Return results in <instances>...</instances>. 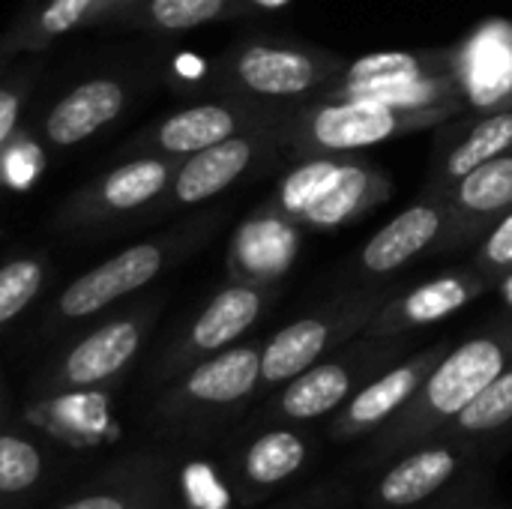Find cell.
<instances>
[{
	"label": "cell",
	"mask_w": 512,
	"mask_h": 509,
	"mask_svg": "<svg viewBox=\"0 0 512 509\" xmlns=\"http://www.w3.org/2000/svg\"><path fill=\"white\" fill-rule=\"evenodd\" d=\"M495 456L483 447L432 435L366 471V509H486Z\"/></svg>",
	"instance_id": "3957f363"
},
{
	"label": "cell",
	"mask_w": 512,
	"mask_h": 509,
	"mask_svg": "<svg viewBox=\"0 0 512 509\" xmlns=\"http://www.w3.org/2000/svg\"><path fill=\"white\" fill-rule=\"evenodd\" d=\"M180 159L171 156H129L114 168L78 186L57 210L54 231L69 237L111 234L117 225L138 222L165 195Z\"/></svg>",
	"instance_id": "8fae6325"
},
{
	"label": "cell",
	"mask_w": 512,
	"mask_h": 509,
	"mask_svg": "<svg viewBox=\"0 0 512 509\" xmlns=\"http://www.w3.org/2000/svg\"><path fill=\"white\" fill-rule=\"evenodd\" d=\"M132 0H42L24 6L6 27L18 54H42L60 36L81 27H108Z\"/></svg>",
	"instance_id": "cb8c5ba5"
},
{
	"label": "cell",
	"mask_w": 512,
	"mask_h": 509,
	"mask_svg": "<svg viewBox=\"0 0 512 509\" xmlns=\"http://www.w3.org/2000/svg\"><path fill=\"white\" fill-rule=\"evenodd\" d=\"M255 9V0H132L108 27H132L156 36L189 33L216 21L240 18Z\"/></svg>",
	"instance_id": "4316f807"
},
{
	"label": "cell",
	"mask_w": 512,
	"mask_h": 509,
	"mask_svg": "<svg viewBox=\"0 0 512 509\" xmlns=\"http://www.w3.org/2000/svg\"><path fill=\"white\" fill-rule=\"evenodd\" d=\"M294 225L279 210L264 204L252 222L240 228L231 246V279H258V282H279V273L288 270L297 243Z\"/></svg>",
	"instance_id": "484cf974"
},
{
	"label": "cell",
	"mask_w": 512,
	"mask_h": 509,
	"mask_svg": "<svg viewBox=\"0 0 512 509\" xmlns=\"http://www.w3.org/2000/svg\"><path fill=\"white\" fill-rule=\"evenodd\" d=\"M450 348L453 342L441 339L435 345L405 354L402 360L378 372L324 423V441L336 447H348L381 432L417 396L423 381L432 375V369L444 360Z\"/></svg>",
	"instance_id": "9a60e30c"
},
{
	"label": "cell",
	"mask_w": 512,
	"mask_h": 509,
	"mask_svg": "<svg viewBox=\"0 0 512 509\" xmlns=\"http://www.w3.org/2000/svg\"><path fill=\"white\" fill-rule=\"evenodd\" d=\"M471 267L483 273L492 288H504L512 279V210L501 216L480 240Z\"/></svg>",
	"instance_id": "1f68e13d"
},
{
	"label": "cell",
	"mask_w": 512,
	"mask_h": 509,
	"mask_svg": "<svg viewBox=\"0 0 512 509\" xmlns=\"http://www.w3.org/2000/svg\"><path fill=\"white\" fill-rule=\"evenodd\" d=\"M138 78L123 72H99L72 84L39 123V138L51 150H75L114 126L135 102Z\"/></svg>",
	"instance_id": "e0dca14e"
},
{
	"label": "cell",
	"mask_w": 512,
	"mask_h": 509,
	"mask_svg": "<svg viewBox=\"0 0 512 509\" xmlns=\"http://www.w3.org/2000/svg\"><path fill=\"white\" fill-rule=\"evenodd\" d=\"M288 111L291 108H285V105H267V102H255V99L219 93L216 99L171 111L162 120H156L153 126L135 132L120 147V159H129V156L186 159V156H192L204 147H213L231 135L261 129V126H276L288 117Z\"/></svg>",
	"instance_id": "4fadbf2b"
},
{
	"label": "cell",
	"mask_w": 512,
	"mask_h": 509,
	"mask_svg": "<svg viewBox=\"0 0 512 509\" xmlns=\"http://www.w3.org/2000/svg\"><path fill=\"white\" fill-rule=\"evenodd\" d=\"M512 147V111L477 114L468 129H462L444 150L438 147L423 192L447 195L468 171L507 153Z\"/></svg>",
	"instance_id": "d4e9b609"
},
{
	"label": "cell",
	"mask_w": 512,
	"mask_h": 509,
	"mask_svg": "<svg viewBox=\"0 0 512 509\" xmlns=\"http://www.w3.org/2000/svg\"><path fill=\"white\" fill-rule=\"evenodd\" d=\"M279 126L282 123L249 129V132L231 135L213 147H204V150L180 159L171 186L147 210L144 219H162V216L207 204V201L225 195L228 189H234L237 183L267 171L276 162V156L282 153Z\"/></svg>",
	"instance_id": "5bb4252c"
},
{
	"label": "cell",
	"mask_w": 512,
	"mask_h": 509,
	"mask_svg": "<svg viewBox=\"0 0 512 509\" xmlns=\"http://www.w3.org/2000/svg\"><path fill=\"white\" fill-rule=\"evenodd\" d=\"M465 102H444L432 108H393L378 102H303L288 111L279 126L282 153L294 162L315 156H351L384 141L435 129L462 114Z\"/></svg>",
	"instance_id": "5b68a950"
},
{
	"label": "cell",
	"mask_w": 512,
	"mask_h": 509,
	"mask_svg": "<svg viewBox=\"0 0 512 509\" xmlns=\"http://www.w3.org/2000/svg\"><path fill=\"white\" fill-rule=\"evenodd\" d=\"M54 456L42 435L18 423H0V507L33 498L51 477Z\"/></svg>",
	"instance_id": "83f0119b"
},
{
	"label": "cell",
	"mask_w": 512,
	"mask_h": 509,
	"mask_svg": "<svg viewBox=\"0 0 512 509\" xmlns=\"http://www.w3.org/2000/svg\"><path fill=\"white\" fill-rule=\"evenodd\" d=\"M261 399V342H237L159 387L150 426L171 444H210L231 435Z\"/></svg>",
	"instance_id": "7a4b0ae2"
},
{
	"label": "cell",
	"mask_w": 512,
	"mask_h": 509,
	"mask_svg": "<svg viewBox=\"0 0 512 509\" xmlns=\"http://www.w3.org/2000/svg\"><path fill=\"white\" fill-rule=\"evenodd\" d=\"M216 225H219L216 210L201 213L90 267L57 294L54 306L42 321V336H57L72 324L99 318L108 309L129 300L132 294L144 291L165 270H171L177 261L192 255L198 246H204V240L216 231Z\"/></svg>",
	"instance_id": "277c9868"
},
{
	"label": "cell",
	"mask_w": 512,
	"mask_h": 509,
	"mask_svg": "<svg viewBox=\"0 0 512 509\" xmlns=\"http://www.w3.org/2000/svg\"><path fill=\"white\" fill-rule=\"evenodd\" d=\"M453 72L465 111H512V21H480L453 45Z\"/></svg>",
	"instance_id": "d6986e66"
},
{
	"label": "cell",
	"mask_w": 512,
	"mask_h": 509,
	"mask_svg": "<svg viewBox=\"0 0 512 509\" xmlns=\"http://www.w3.org/2000/svg\"><path fill=\"white\" fill-rule=\"evenodd\" d=\"M393 195V180L366 159L345 156L339 174L300 213L297 225L309 231H336L381 207Z\"/></svg>",
	"instance_id": "603a6c76"
},
{
	"label": "cell",
	"mask_w": 512,
	"mask_h": 509,
	"mask_svg": "<svg viewBox=\"0 0 512 509\" xmlns=\"http://www.w3.org/2000/svg\"><path fill=\"white\" fill-rule=\"evenodd\" d=\"M345 63L348 60L330 48L246 39L216 60L210 84L225 96L297 108L324 90Z\"/></svg>",
	"instance_id": "ba28073f"
},
{
	"label": "cell",
	"mask_w": 512,
	"mask_h": 509,
	"mask_svg": "<svg viewBox=\"0 0 512 509\" xmlns=\"http://www.w3.org/2000/svg\"><path fill=\"white\" fill-rule=\"evenodd\" d=\"M18 57H21V54H18V48H15V42H12V36L3 30V33H0V75H3Z\"/></svg>",
	"instance_id": "836d02e7"
},
{
	"label": "cell",
	"mask_w": 512,
	"mask_h": 509,
	"mask_svg": "<svg viewBox=\"0 0 512 509\" xmlns=\"http://www.w3.org/2000/svg\"><path fill=\"white\" fill-rule=\"evenodd\" d=\"M489 291H495L492 282L483 273H477L474 267L450 270L444 276H435L429 282H420L408 291L393 294L381 306V312L369 321L363 336H372V339L411 336L414 330L432 327V324L462 312L465 306H471L474 300H480Z\"/></svg>",
	"instance_id": "ffe728a7"
},
{
	"label": "cell",
	"mask_w": 512,
	"mask_h": 509,
	"mask_svg": "<svg viewBox=\"0 0 512 509\" xmlns=\"http://www.w3.org/2000/svg\"><path fill=\"white\" fill-rule=\"evenodd\" d=\"M354 495L357 492L345 477H330V480L300 486L291 495H282L276 501L249 509H348L354 504Z\"/></svg>",
	"instance_id": "d6a6232c"
},
{
	"label": "cell",
	"mask_w": 512,
	"mask_h": 509,
	"mask_svg": "<svg viewBox=\"0 0 512 509\" xmlns=\"http://www.w3.org/2000/svg\"><path fill=\"white\" fill-rule=\"evenodd\" d=\"M396 294V288L384 285H366L357 291L336 294L306 312L303 318L285 324L270 339L261 342V399L309 366H315L321 357L333 354L345 342L366 333L369 321L381 312V306Z\"/></svg>",
	"instance_id": "30bf717a"
},
{
	"label": "cell",
	"mask_w": 512,
	"mask_h": 509,
	"mask_svg": "<svg viewBox=\"0 0 512 509\" xmlns=\"http://www.w3.org/2000/svg\"><path fill=\"white\" fill-rule=\"evenodd\" d=\"M450 228L444 249H462L480 243L486 231L512 210V147L507 153L468 171L450 192Z\"/></svg>",
	"instance_id": "44dd1931"
},
{
	"label": "cell",
	"mask_w": 512,
	"mask_h": 509,
	"mask_svg": "<svg viewBox=\"0 0 512 509\" xmlns=\"http://www.w3.org/2000/svg\"><path fill=\"white\" fill-rule=\"evenodd\" d=\"M282 282H258V279H228L195 315L186 321L174 339L162 348V354L150 366V387H162L189 366L243 342L252 327L270 312L279 300Z\"/></svg>",
	"instance_id": "7c38bea8"
},
{
	"label": "cell",
	"mask_w": 512,
	"mask_h": 509,
	"mask_svg": "<svg viewBox=\"0 0 512 509\" xmlns=\"http://www.w3.org/2000/svg\"><path fill=\"white\" fill-rule=\"evenodd\" d=\"M159 309L162 300L147 297L96 321L39 372L33 384L36 396L48 399L69 393H111L147 348L159 321Z\"/></svg>",
	"instance_id": "52a82bcc"
},
{
	"label": "cell",
	"mask_w": 512,
	"mask_h": 509,
	"mask_svg": "<svg viewBox=\"0 0 512 509\" xmlns=\"http://www.w3.org/2000/svg\"><path fill=\"white\" fill-rule=\"evenodd\" d=\"M486 509H495V507H486Z\"/></svg>",
	"instance_id": "8d00e7d4"
},
{
	"label": "cell",
	"mask_w": 512,
	"mask_h": 509,
	"mask_svg": "<svg viewBox=\"0 0 512 509\" xmlns=\"http://www.w3.org/2000/svg\"><path fill=\"white\" fill-rule=\"evenodd\" d=\"M438 75H456L453 72V45L450 48H426V51H378V54H366L360 60L345 63V69L312 99L315 102H342L363 90L408 84V81H423V78H438Z\"/></svg>",
	"instance_id": "7402d4cb"
},
{
	"label": "cell",
	"mask_w": 512,
	"mask_h": 509,
	"mask_svg": "<svg viewBox=\"0 0 512 509\" xmlns=\"http://www.w3.org/2000/svg\"><path fill=\"white\" fill-rule=\"evenodd\" d=\"M450 228V201L447 195H429L423 192L420 201L396 213L381 231L369 237V243L360 249L354 273L363 282L393 276L396 270L408 267L411 261L441 252L444 237Z\"/></svg>",
	"instance_id": "ac0fdd59"
},
{
	"label": "cell",
	"mask_w": 512,
	"mask_h": 509,
	"mask_svg": "<svg viewBox=\"0 0 512 509\" xmlns=\"http://www.w3.org/2000/svg\"><path fill=\"white\" fill-rule=\"evenodd\" d=\"M512 363V309L483 330L453 345L423 381L417 396L372 438H366L357 468L366 474L390 456L444 432Z\"/></svg>",
	"instance_id": "6da1fadb"
},
{
	"label": "cell",
	"mask_w": 512,
	"mask_h": 509,
	"mask_svg": "<svg viewBox=\"0 0 512 509\" xmlns=\"http://www.w3.org/2000/svg\"><path fill=\"white\" fill-rule=\"evenodd\" d=\"M48 509H180L177 471L165 450H132Z\"/></svg>",
	"instance_id": "2e32d148"
},
{
	"label": "cell",
	"mask_w": 512,
	"mask_h": 509,
	"mask_svg": "<svg viewBox=\"0 0 512 509\" xmlns=\"http://www.w3.org/2000/svg\"><path fill=\"white\" fill-rule=\"evenodd\" d=\"M48 273L51 261L45 252L18 255L0 264V333L33 306L48 282Z\"/></svg>",
	"instance_id": "f546056e"
},
{
	"label": "cell",
	"mask_w": 512,
	"mask_h": 509,
	"mask_svg": "<svg viewBox=\"0 0 512 509\" xmlns=\"http://www.w3.org/2000/svg\"><path fill=\"white\" fill-rule=\"evenodd\" d=\"M405 354H411L408 336H357L333 354L321 357L315 366H309L279 390L258 399L243 423H327L363 384H369L378 372H384Z\"/></svg>",
	"instance_id": "8992f818"
},
{
	"label": "cell",
	"mask_w": 512,
	"mask_h": 509,
	"mask_svg": "<svg viewBox=\"0 0 512 509\" xmlns=\"http://www.w3.org/2000/svg\"><path fill=\"white\" fill-rule=\"evenodd\" d=\"M441 435V432H438ZM498 456L512 444V363L444 429Z\"/></svg>",
	"instance_id": "f1b7e54d"
},
{
	"label": "cell",
	"mask_w": 512,
	"mask_h": 509,
	"mask_svg": "<svg viewBox=\"0 0 512 509\" xmlns=\"http://www.w3.org/2000/svg\"><path fill=\"white\" fill-rule=\"evenodd\" d=\"M39 72H42L39 54H30L21 63L15 60L0 75V174H3L6 156H9V144L15 141L21 111H24V105H27L36 81H39Z\"/></svg>",
	"instance_id": "4dcf8cb0"
},
{
	"label": "cell",
	"mask_w": 512,
	"mask_h": 509,
	"mask_svg": "<svg viewBox=\"0 0 512 509\" xmlns=\"http://www.w3.org/2000/svg\"><path fill=\"white\" fill-rule=\"evenodd\" d=\"M3 414H6V381L0 375V423H3Z\"/></svg>",
	"instance_id": "e575fe53"
},
{
	"label": "cell",
	"mask_w": 512,
	"mask_h": 509,
	"mask_svg": "<svg viewBox=\"0 0 512 509\" xmlns=\"http://www.w3.org/2000/svg\"><path fill=\"white\" fill-rule=\"evenodd\" d=\"M324 432L297 423H240L225 444L222 474L240 509L261 507L306 486L324 456Z\"/></svg>",
	"instance_id": "9c48e42d"
},
{
	"label": "cell",
	"mask_w": 512,
	"mask_h": 509,
	"mask_svg": "<svg viewBox=\"0 0 512 509\" xmlns=\"http://www.w3.org/2000/svg\"><path fill=\"white\" fill-rule=\"evenodd\" d=\"M255 3H264V6H279V3H285V0H255Z\"/></svg>",
	"instance_id": "d590c367"
}]
</instances>
